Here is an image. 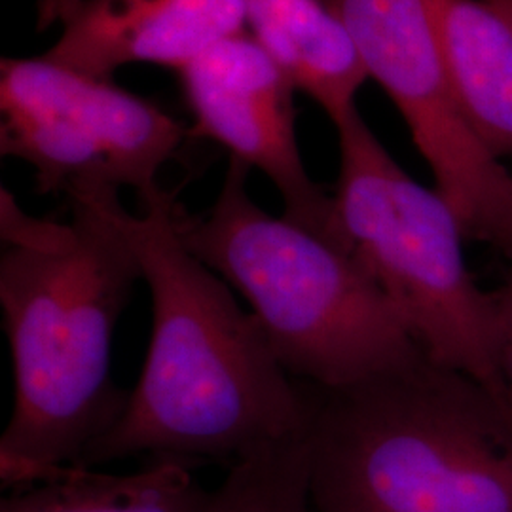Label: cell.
<instances>
[{
  "instance_id": "cell-10",
  "label": "cell",
  "mask_w": 512,
  "mask_h": 512,
  "mask_svg": "<svg viewBox=\"0 0 512 512\" xmlns=\"http://www.w3.org/2000/svg\"><path fill=\"white\" fill-rule=\"evenodd\" d=\"M247 27L256 42L334 122L357 107L370 78L346 23L325 0H249Z\"/></svg>"
},
{
  "instance_id": "cell-1",
  "label": "cell",
  "mask_w": 512,
  "mask_h": 512,
  "mask_svg": "<svg viewBox=\"0 0 512 512\" xmlns=\"http://www.w3.org/2000/svg\"><path fill=\"white\" fill-rule=\"evenodd\" d=\"M124 228L152 296L139 382L109 433L78 467L162 456L194 465L238 459L306 433L308 384L293 378L234 289L177 232V192L156 186Z\"/></svg>"
},
{
  "instance_id": "cell-7",
  "label": "cell",
  "mask_w": 512,
  "mask_h": 512,
  "mask_svg": "<svg viewBox=\"0 0 512 512\" xmlns=\"http://www.w3.org/2000/svg\"><path fill=\"white\" fill-rule=\"evenodd\" d=\"M346 23L374 78L403 114L412 141L465 238L512 262V173L480 135L446 67L423 0H325Z\"/></svg>"
},
{
  "instance_id": "cell-6",
  "label": "cell",
  "mask_w": 512,
  "mask_h": 512,
  "mask_svg": "<svg viewBox=\"0 0 512 512\" xmlns=\"http://www.w3.org/2000/svg\"><path fill=\"white\" fill-rule=\"evenodd\" d=\"M0 112V152L31 165L42 196L133 188L139 198L186 137L147 99L48 55L0 61Z\"/></svg>"
},
{
  "instance_id": "cell-8",
  "label": "cell",
  "mask_w": 512,
  "mask_h": 512,
  "mask_svg": "<svg viewBox=\"0 0 512 512\" xmlns=\"http://www.w3.org/2000/svg\"><path fill=\"white\" fill-rule=\"evenodd\" d=\"M179 73L196 133L264 173L285 219L340 245L334 200L313 183L300 154L293 82L255 37L243 31L224 38Z\"/></svg>"
},
{
  "instance_id": "cell-3",
  "label": "cell",
  "mask_w": 512,
  "mask_h": 512,
  "mask_svg": "<svg viewBox=\"0 0 512 512\" xmlns=\"http://www.w3.org/2000/svg\"><path fill=\"white\" fill-rule=\"evenodd\" d=\"M308 393L313 512H512L511 406L471 376L423 359Z\"/></svg>"
},
{
  "instance_id": "cell-16",
  "label": "cell",
  "mask_w": 512,
  "mask_h": 512,
  "mask_svg": "<svg viewBox=\"0 0 512 512\" xmlns=\"http://www.w3.org/2000/svg\"><path fill=\"white\" fill-rule=\"evenodd\" d=\"M484 2H488L512 29V0H484Z\"/></svg>"
},
{
  "instance_id": "cell-2",
  "label": "cell",
  "mask_w": 512,
  "mask_h": 512,
  "mask_svg": "<svg viewBox=\"0 0 512 512\" xmlns=\"http://www.w3.org/2000/svg\"><path fill=\"white\" fill-rule=\"evenodd\" d=\"M65 236L0 256L16 401L0 437L8 492L52 482L109 433L129 391L112 382L116 325L143 279L116 190L74 194Z\"/></svg>"
},
{
  "instance_id": "cell-15",
  "label": "cell",
  "mask_w": 512,
  "mask_h": 512,
  "mask_svg": "<svg viewBox=\"0 0 512 512\" xmlns=\"http://www.w3.org/2000/svg\"><path fill=\"white\" fill-rule=\"evenodd\" d=\"M65 4L67 0H35L38 31H46L52 25H57V19Z\"/></svg>"
},
{
  "instance_id": "cell-11",
  "label": "cell",
  "mask_w": 512,
  "mask_h": 512,
  "mask_svg": "<svg viewBox=\"0 0 512 512\" xmlns=\"http://www.w3.org/2000/svg\"><path fill=\"white\" fill-rule=\"evenodd\" d=\"M446 67L484 145L512 156V29L484 0H423Z\"/></svg>"
},
{
  "instance_id": "cell-12",
  "label": "cell",
  "mask_w": 512,
  "mask_h": 512,
  "mask_svg": "<svg viewBox=\"0 0 512 512\" xmlns=\"http://www.w3.org/2000/svg\"><path fill=\"white\" fill-rule=\"evenodd\" d=\"M145 459L126 475L69 465L52 482L2 497L0 512H209L213 492L194 476L198 465L162 456Z\"/></svg>"
},
{
  "instance_id": "cell-4",
  "label": "cell",
  "mask_w": 512,
  "mask_h": 512,
  "mask_svg": "<svg viewBox=\"0 0 512 512\" xmlns=\"http://www.w3.org/2000/svg\"><path fill=\"white\" fill-rule=\"evenodd\" d=\"M251 167L230 156L202 215L177 209L186 249L249 304L275 357L300 382L344 389L416 365L420 346L344 247L251 198Z\"/></svg>"
},
{
  "instance_id": "cell-9",
  "label": "cell",
  "mask_w": 512,
  "mask_h": 512,
  "mask_svg": "<svg viewBox=\"0 0 512 512\" xmlns=\"http://www.w3.org/2000/svg\"><path fill=\"white\" fill-rule=\"evenodd\" d=\"M249 0H67L44 55L112 80L126 65L183 69L224 38L247 29Z\"/></svg>"
},
{
  "instance_id": "cell-14",
  "label": "cell",
  "mask_w": 512,
  "mask_h": 512,
  "mask_svg": "<svg viewBox=\"0 0 512 512\" xmlns=\"http://www.w3.org/2000/svg\"><path fill=\"white\" fill-rule=\"evenodd\" d=\"M497 306V355L503 397L512 410V262L505 283L494 293Z\"/></svg>"
},
{
  "instance_id": "cell-5",
  "label": "cell",
  "mask_w": 512,
  "mask_h": 512,
  "mask_svg": "<svg viewBox=\"0 0 512 512\" xmlns=\"http://www.w3.org/2000/svg\"><path fill=\"white\" fill-rule=\"evenodd\" d=\"M332 124L340 148L332 194L340 245L374 279L431 363L471 376L505 401L495 296L469 272L452 207L393 160L357 107Z\"/></svg>"
},
{
  "instance_id": "cell-13",
  "label": "cell",
  "mask_w": 512,
  "mask_h": 512,
  "mask_svg": "<svg viewBox=\"0 0 512 512\" xmlns=\"http://www.w3.org/2000/svg\"><path fill=\"white\" fill-rule=\"evenodd\" d=\"M209 512H313L306 433L266 444L230 465Z\"/></svg>"
}]
</instances>
